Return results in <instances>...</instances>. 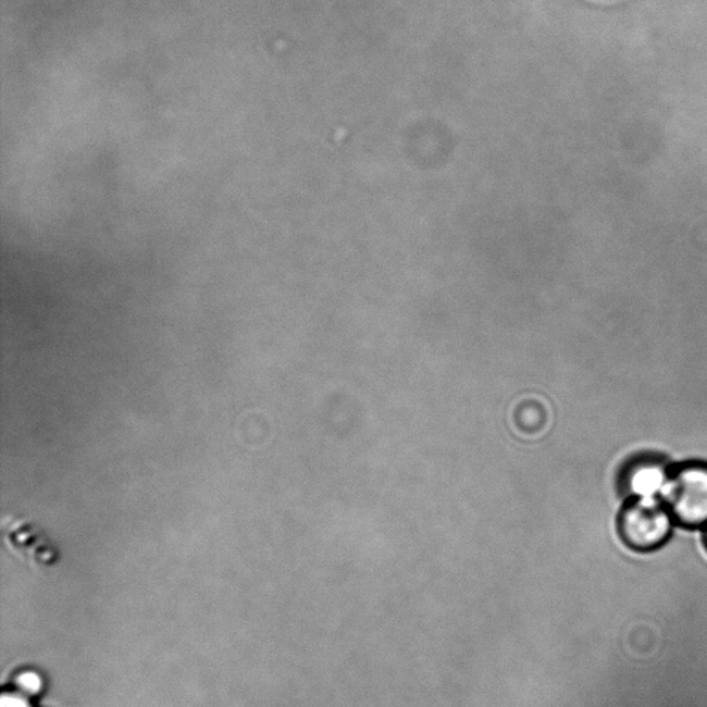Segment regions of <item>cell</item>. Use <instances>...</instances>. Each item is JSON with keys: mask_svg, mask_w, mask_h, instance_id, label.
<instances>
[{"mask_svg": "<svg viewBox=\"0 0 707 707\" xmlns=\"http://www.w3.org/2000/svg\"><path fill=\"white\" fill-rule=\"evenodd\" d=\"M2 707H30L28 696L22 693H4Z\"/></svg>", "mask_w": 707, "mask_h": 707, "instance_id": "cell-5", "label": "cell"}, {"mask_svg": "<svg viewBox=\"0 0 707 707\" xmlns=\"http://www.w3.org/2000/svg\"><path fill=\"white\" fill-rule=\"evenodd\" d=\"M673 471L660 460H638L623 475V488L632 501L645 505H665Z\"/></svg>", "mask_w": 707, "mask_h": 707, "instance_id": "cell-3", "label": "cell"}, {"mask_svg": "<svg viewBox=\"0 0 707 707\" xmlns=\"http://www.w3.org/2000/svg\"><path fill=\"white\" fill-rule=\"evenodd\" d=\"M15 686L18 689V693H22L27 696L38 695L42 691L44 681L40 679V675L34 673V671H25L15 679Z\"/></svg>", "mask_w": 707, "mask_h": 707, "instance_id": "cell-4", "label": "cell"}, {"mask_svg": "<svg viewBox=\"0 0 707 707\" xmlns=\"http://www.w3.org/2000/svg\"><path fill=\"white\" fill-rule=\"evenodd\" d=\"M666 507L681 525L707 526L706 464H685L673 471Z\"/></svg>", "mask_w": 707, "mask_h": 707, "instance_id": "cell-1", "label": "cell"}, {"mask_svg": "<svg viewBox=\"0 0 707 707\" xmlns=\"http://www.w3.org/2000/svg\"><path fill=\"white\" fill-rule=\"evenodd\" d=\"M674 522V517L665 505L632 501L619 517V532L632 549L648 551L668 541Z\"/></svg>", "mask_w": 707, "mask_h": 707, "instance_id": "cell-2", "label": "cell"}, {"mask_svg": "<svg viewBox=\"0 0 707 707\" xmlns=\"http://www.w3.org/2000/svg\"><path fill=\"white\" fill-rule=\"evenodd\" d=\"M706 543H707V531H706Z\"/></svg>", "mask_w": 707, "mask_h": 707, "instance_id": "cell-6", "label": "cell"}]
</instances>
